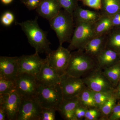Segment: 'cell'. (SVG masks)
<instances>
[{
	"label": "cell",
	"instance_id": "ffe728a7",
	"mask_svg": "<svg viewBox=\"0 0 120 120\" xmlns=\"http://www.w3.org/2000/svg\"><path fill=\"white\" fill-rule=\"evenodd\" d=\"M112 28L110 16L101 15L100 18L95 23V37L107 34Z\"/></svg>",
	"mask_w": 120,
	"mask_h": 120
},
{
	"label": "cell",
	"instance_id": "52a82bcc",
	"mask_svg": "<svg viewBox=\"0 0 120 120\" xmlns=\"http://www.w3.org/2000/svg\"><path fill=\"white\" fill-rule=\"evenodd\" d=\"M85 85L92 91H113L114 88L103 73L101 69L97 68L82 77Z\"/></svg>",
	"mask_w": 120,
	"mask_h": 120
},
{
	"label": "cell",
	"instance_id": "e0dca14e",
	"mask_svg": "<svg viewBox=\"0 0 120 120\" xmlns=\"http://www.w3.org/2000/svg\"><path fill=\"white\" fill-rule=\"evenodd\" d=\"M106 35L107 34L103 35L94 37L87 43L82 50L88 55L96 58L105 48Z\"/></svg>",
	"mask_w": 120,
	"mask_h": 120
},
{
	"label": "cell",
	"instance_id": "4fadbf2b",
	"mask_svg": "<svg viewBox=\"0 0 120 120\" xmlns=\"http://www.w3.org/2000/svg\"><path fill=\"white\" fill-rule=\"evenodd\" d=\"M19 57H0V78L15 80L19 74Z\"/></svg>",
	"mask_w": 120,
	"mask_h": 120
},
{
	"label": "cell",
	"instance_id": "83f0119b",
	"mask_svg": "<svg viewBox=\"0 0 120 120\" xmlns=\"http://www.w3.org/2000/svg\"><path fill=\"white\" fill-rule=\"evenodd\" d=\"M62 8L73 15V12L79 7V0H57Z\"/></svg>",
	"mask_w": 120,
	"mask_h": 120
},
{
	"label": "cell",
	"instance_id": "b9f144b4",
	"mask_svg": "<svg viewBox=\"0 0 120 120\" xmlns=\"http://www.w3.org/2000/svg\"><path fill=\"white\" fill-rule=\"evenodd\" d=\"M118 102H119V103H120V100H119V101H118Z\"/></svg>",
	"mask_w": 120,
	"mask_h": 120
},
{
	"label": "cell",
	"instance_id": "7a4b0ae2",
	"mask_svg": "<svg viewBox=\"0 0 120 120\" xmlns=\"http://www.w3.org/2000/svg\"><path fill=\"white\" fill-rule=\"evenodd\" d=\"M98 68L96 59L83 50L71 53V56L65 73L73 77H82Z\"/></svg>",
	"mask_w": 120,
	"mask_h": 120
},
{
	"label": "cell",
	"instance_id": "60d3db41",
	"mask_svg": "<svg viewBox=\"0 0 120 120\" xmlns=\"http://www.w3.org/2000/svg\"><path fill=\"white\" fill-rule=\"evenodd\" d=\"M20 0L22 1L23 2H25V1H26V0Z\"/></svg>",
	"mask_w": 120,
	"mask_h": 120
},
{
	"label": "cell",
	"instance_id": "f1b7e54d",
	"mask_svg": "<svg viewBox=\"0 0 120 120\" xmlns=\"http://www.w3.org/2000/svg\"><path fill=\"white\" fill-rule=\"evenodd\" d=\"M101 114L98 108L88 109L84 117L85 120H101Z\"/></svg>",
	"mask_w": 120,
	"mask_h": 120
},
{
	"label": "cell",
	"instance_id": "4316f807",
	"mask_svg": "<svg viewBox=\"0 0 120 120\" xmlns=\"http://www.w3.org/2000/svg\"><path fill=\"white\" fill-rule=\"evenodd\" d=\"M15 80L0 78V95L8 94L15 90Z\"/></svg>",
	"mask_w": 120,
	"mask_h": 120
},
{
	"label": "cell",
	"instance_id": "9c48e42d",
	"mask_svg": "<svg viewBox=\"0 0 120 120\" xmlns=\"http://www.w3.org/2000/svg\"><path fill=\"white\" fill-rule=\"evenodd\" d=\"M60 86L63 99L78 97L86 86L82 77H73L65 73L61 76Z\"/></svg>",
	"mask_w": 120,
	"mask_h": 120
},
{
	"label": "cell",
	"instance_id": "3957f363",
	"mask_svg": "<svg viewBox=\"0 0 120 120\" xmlns=\"http://www.w3.org/2000/svg\"><path fill=\"white\" fill-rule=\"evenodd\" d=\"M49 22L51 28L56 32L60 45L65 42L70 43L75 26L73 15L61 9L58 15Z\"/></svg>",
	"mask_w": 120,
	"mask_h": 120
},
{
	"label": "cell",
	"instance_id": "1f68e13d",
	"mask_svg": "<svg viewBox=\"0 0 120 120\" xmlns=\"http://www.w3.org/2000/svg\"><path fill=\"white\" fill-rule=\"evenodd\" d=\"M84 5L96 10H101L102 8V0H81Z\"/></svg>",
	"mask_w": 120,
	"mask_h": 120
},
{
	"label": "cell",
	"instance_id": "8d00e7d4",
	"mask_svg": "<svg viewBox=\"0 0 120 120\" xmlns=\"http://www.w3.org/2000/svg\"><path fill=\"white\" fill-rule=\"evenodd\" d=\"M114 93L118 101L120 100V80L116 87L114 88Z\"/></svg>",
	"mask_w": 120,
	"mask_h": 120
},
{
	"label": "cell",
	"instance_id": "5b68a950",
	"mask_svg": "<svg viewBox=\"0 0 120 120\" xmlns=\"http://www.w3.org/2000/svg\"><path fill=\"white\" fill-rule=\"evenodd\" d=\"M72 38L68 49L71 51L82 49L90 40L95 37V23L75 22Z\"/></svg>",
	"mask_w": 120,
	"mask_h": 120
},
{
	"label": "cell",
	"instance_id": "f546056e",
	"mask_svg": "<svg viewBox=\"0 0 120 120\" xmlns=\"http://www.w3.org/2000/svg\"><path fill=\"white\" fill-rule=\"evenodd\" d=\"M56 111L55 109L42 108L40 120H56Z\"/></svg>",
	"mask_w": 120,
	"mask_h": 120
},
{
	"label": "cell",
	"instance_id": "7c38bea8",
	"mask_svg": "<svg viewBox=\"0 0 120 120\" xmlns=\"http://www.w3.org/2000/svg\"><path fill=\"white\" fill-rule=\"evenodd\" d=\"M22 100L15 90L8 94L0 95V106L7 113L8 120H16Z\"/></svg>",
	"mask_w": 120,
	"mask_h": 120
},
{
	"label": "cell",
	"instance_id": "d590c367",
	"mask_svg": "<svg viewBox=\"0 0 120 120\" xmlns=\"http://www.w3.org/2000/svg\"><path fill=\"white\" fill-rule=\"evenodd\" d=\"M1 22L3 25L6 26H10L12 23L5 17V16L4 14L2 15L1 18Z\"/></svg>",
	"mask_w": 120,
	"mask_h": 120
},
{
	"label": "cell",
	"instance_id": "2e32d148",
	"mask_svg": "<svg viewBox=\"0 0 120 120\" xmlns=\"http://www.w3.org/2000/svg\"><path fill=\"white\" fill-rule=\"evenodd\" d=\"M98 68L103 69L120 62V54L108 48H105L95 58Z\"/></svg>",
	"mask_w": 120,
	"mask_h": 120
},
{
	"label": "cell",
	"instance_id": "d6986e66",
	"mask_svg": "<svg viewBox=\"0 0 120 120\" xmlns=\"http://www.w3.org/2000/svg\"><path fill=\"white\" fill-rule=\"evenodd\" d=\"M73 15L75 22L95 23L101 17V14L95 11L83 9L79 6Z\"/></svg>",
	"mask_w": 120,
	"mask_h": 120
},
{
	"label": "cell",
	"instance_id": "ab89813d",
	"mask_svg": "<svg viewBox=\"0 0 120 120\" xmlns=\"http://www.w3.org/2000/svg\"><path fill=\"white\" fill-rule=\"evenodd\" d=\"M1 1L4 4H8L12 2L13 0H1Z\"/></svg>",
	"mask_w": 120,
	"mask_h": 120
},
{
	"label": "cell",
	"instance_id": "836d02e7",
	"mask_svg": "<svg viewBox=\"0 0 120 120\" xmlns=\"http://www.w3.org/2000/svg\"><path fill=\"white\" fill-rule=\"evenodd\" d=\"M41 0H26L23 4L30 10H34L38 7Z\"/></svg>",
	"mask_w": 120,
	"mask_h": 120
},
{
	"label": "cell",
	"instance_id": "8992f818",
	"mask_svg": "<svg viewBox=\"0 0 120 120\" xmlns=\"http://www.w3.org/2000/svg\"><path fill=\"white\" fill-rule=\"evenodd\" d=\"M15 81V90L22 99L36 100L39 84L36 76L28 73H19Z\"/></svg>",
	"mask_w": 120,
	"mask_h": 120
},
{
	"label": "cell",
	"instance_id": "484cf974",
	"mask_svg": "<svg viewBox=\"0 0 120 120\" xmlns=\"http://www.w3.org/2000/svg\"><path fill=\"white\" fill-rule=\"evenodd\" d=\"M92 91L95 101L99 109L102 105L114 94V91L105 92H96Z\"/></svg>",
	"mask_w": 120,
	"mask_h": 120
},
{
	"label": "cell",
	"instance_id": "44dd1931",
	"mask_svg": "<svg viewBox=\"0 0 120 120\" xmlns=\"http://www.w3.org/2000/svg\"><path fill=\"white\" fill-rule=\"evenodd\" d=\"M105 48L113 50L120 54V27L113 28L108 32Z\"/></svg>",
	"mask_w": 120,
	"mask_h": 120
},
{
	"label": "cell",
	"instance_id": "f35d334b",
	"mask_svg": "<svg viewBox=\"0 0 120 120\" xmlns=\"http://www.w3.org/2000/svg\"><path fill=\"white\" fill-rule=\"evenodd\" d=\"M4 15L12 23L15 20V17H14V15L11 12L9 11H7L5 12Z\"/></svg>",
	"mask_w": 120,
	"mask_h": 120
},
{
	"label": "cell",
	"instance_id": "8fae6325",
	"mask_svg": "<svg viewBox=\"0 0 120 120\" xmlns=\"http://www.w3.org/2000/svg\"><path fill=\"white\" fill-rule=\"evenodd\" d=\"M45 61V59L41 58L39 53L36 52L32 55L19 57L18 60L19 73H28L36 76Z\"/></svg>",
	"mask_w": 120,
	"mask_h": 120
},
{
	"label": "cell",
	"instance_id": "603a6c76",
	"mask_svg": "<svg viewBox=\"0 0 120 120\" xmlns=\"http://www.w3.org/2000/svg\"><path fill=\"white\" fill-rule=\"evenodd\" d=\"M102 71L114 88H116L120 80V62L102 69Z\"/></svg>",
	"mask_w": 120,
	"mask_h": 120
},
{
	"label": "cell",
	"instance_id": "74e56055",
	"mask_svg": "<svg viewBox=\"0 0 120 120\" xmlns=\"http://www.w3.org/2000/svg\"><path fill=\"white\" fill-rule=\"evenodd\" d=\"M7 119V113L1 106H0V120H5Z\"/></svg>",
	"mask_w": 120,
	"mask_h": 120
},
{
	"label": "cell",
	"instance_id": "e575fe53",
	"mask_svg": "<svg viewBox=\"0 0 120 120\" xmlns=\"http://www.w3.org/2000/svg\"><path fill=\"white\" fill-rule=\"evenodd\" d=\"M113 28L120 27V12L110 16Z\"/></svg>",
	"mask_w": 120,
	"mask_h": 120
},
{
	"label": "cell",
	"instance_id": "5bb4252c",
	"mask_svg": "<svg viewBox=\"0 0 120 120\" xmlns=\"http://www.w3.org/2000/svg\"><path fill=\"white\" fill-rule=\"evenodd\" d=\"M36 77L39 85L42 86L56 85L60 82L61 76L56 70L48 64L45 60Z\"/></svg>",
	"mask_w": 120,
	"mask_h": 120
},
{
	"label": "cell",
	"instance_id": "30bf717a",
	"mask_svg": "<svg viewBox=\"0 0 120 120\" xmlns=\"http://www.w3.org/2000/svg\"><path fill=\"white\" fill-rule=\"evenodd\" d=\"M42 109L37 100L22 99L16 120H40Z\"/></svg>",
	"mask_w": 120,
	"mask_h": 120
},
{
	"label": "cell",
	"instance_id": "d4e9b609",
	"mask_svg": "<svg viewBox=\"0 0 120 120\" xmlns=\"http://www.w3.org/2000/svg\"><path fill=\"white\" fill-rule=\"evenodd\" d=\"M118 101L114 94L102 105L99 109L101 114V120H108L114 107Z\"/></svg>",
	"mask_w": 120,
	"mask_h": 120
},
{
	"label": "cell",
	"instance_id": "277c9868",
	"mask_svg": "<svg viewBox=\"0 0 120 120\" xmlns=\"http://www.w3.org/2000/svg\"><path fill=\"white\" fill-rule=\"evenodd\" d=\"M36 100L42 108H52L57 110L63 100L60 84L50 86L39 85L38 88Z\"/></svg>",
	"mask_w": 120,
	"mask_h": 120
},
{
	"label": "cell",
	"instance_id": "ba28073f",
	"mask_svg": "<svg viewBox=\"0 0 120 120\" xmlns=\"http://www.w3.org/2000/svg\"><path fill=\"white\" fill-rule=\"evenodd\" d=\"M71 56V52L60 45L57 49L52 50L47 54L45 60L48 64L61 76L65 73Z\"/></svg>",
	"mask_w": 120,
	"mask_h": 120
},
{
	"label": "cell",
	"instance_id": "cb8c5ba5",
	"mask_svg": "<svg viewBox=\"0 0 120 120\" xmlns=\"http://www.w3.org/2000/svg\"><path fill=\"white\" fill-rule=\"evenodd\" d=\"M81 105L87 109L98 108L95 101L92 91L87 87L81 92L78 96Z\"/></svg>",
	"mask_w": 120,
	"mask_h": 120
},
{
	"label": "cell",
	"instance_id": "9a60e30c",
	"mask_svg": "<svg viewBox=\"0 0 120 120\" xmlns=\"http://www.w3.org/2000/svg\"><path fill=\"white\" fill-rule=\"evenodd\" d=\"M61 8L57 0H41L36 11L40 16L49 20L58 15Z\"/></svg>",
	"mask_w": 120,
	"mask_h": 120
},
{
	"label": "cell",
	"instance_id": "4dcf8cb0",
	"mask_svg": "<svg viewBox=\"0 0 120 120\" xmlns=\"http://www.w3.org/2000/svg\"><path fill=\"white\" fill-rule=\"evenodd\" d=\"M88 109L81 104L78 105L74 112L73 120H82L84 119L86 112Z\"/></svg>",
	"mask_w": 120,
	"mask_h": 120
},
{
	"label": "cell",
	"instance_id": "6da1fadb",
	"mask_svg": "<svg viewBox=\"0 0 120 120\" xmlns=\"http://www.w3.org/2000/svg\"><path fill=\"white\" fill-rule=\"evenodd\" d=\"M37 19L36 17L34 19L16 22V24L21 27L28 42L35 50V52L47 54L52 50L50 48V43L47 39L46 33L39 26Z\"/></svg>",
	"mask_w": 120,
	"mask_h": 120
},
{
	"label": "cell",
	"instance_id": "7402d4cb",
	"mask_svg": "<svg viewBox=\"0 0 120 120\" xmlns=\"http://www.w3.org/2000/svg\"><path fill=\"white\" fill-rule=\"evenodd\" d=\"M101 14L110 16L120 12V0H102Z\"/></svg>",
	"mask_w": 120,
	"mask_h": 120
},
{
	"label": "cell",
	"instance_id": "d6a6232c",
	"mask_svg": "<svg viewBox=\"0 0 120 120\" xmlns=\"http://www.w3.org/2000/svg\"><path fill=\"white\" fill-rule=\"evenodd\" d=\"M120 120V103H117L114 107L108 120Z\"/></svg>",
	"mask_w": 120,
	"mask_h": 120
},
{
	"label": "cell",
	"instance_id": "ac0fdd59",
	"mask_svg": "<svg viewBox=\"0 0 120 120\" xmlns=\"http://www.w3.org/2000/svg\"><path fill=\"white\" fill-rule=\"evenodd\" d=\"M80 104L78 97L63 99L58 106L57 111L64 120H73L75 109Z\"/></svg>",
	"mask_w": 120,
	"mask_h": 120
}]
</instances>
